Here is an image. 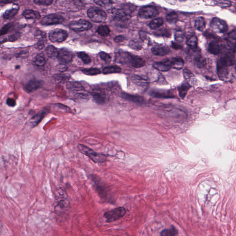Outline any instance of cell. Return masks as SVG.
Here are the masks:
<instances>
[{
  "label": "cell",
  "instance_id": "6da1fadb",
  "mask_svg": "<svg viewBox=\"0 0 236 236\" xmlns=\"http://www.w3.org/2000/svg\"><path fill=\"white\" fill-rule=\"evenodd\" d=\"M70 208V202L65 191L59 189L55 193V206L54 211L60 216L66 215Z\"/></svg>",
  "mask_w": 236,
  "mask_h": 236
},
{
  "label": "cell",
  "instance_id": "7a4b0ae2",
  "mask_svg": "<svg viewBox=\"0 0 236 236\" xmlns=\"http://www.w3.org/2000/svg\"><path fill=\"white\" fill-rule=\"evenodd\" d=\"M91 177L92 181L94 184L96 190L100 198L106 203L114 204L115 203V200L108 187L107 186L96 176L92 175Z\"/></svg>",
  "mask_w": 236,
  "mask_h": 236
},
{
  "label": "cell",
  "instance_id": "3957f363",
  "mask_svg": "<svg viewBox=\"0 0 236 236\" xmlns=\"http://www.w3.org/2000/svg\"><path fill=\"white\" fill-rule=\"evenodd\" d=\"M78 151L85 155L93 162L97 163H105L107 160V156L104 154L97 153L90 148L82 144L77 145Z\"/></svg>",
  "mask_w": 236,
  "mask_h": 236
},
{
  "label": "cell",
  "instance_id": "277c9868",
  "mask_svg": "<svg viewBox=\"0 0 236 236\" xmlns=\"http://www.w3.org/2000/svg\"><path fill=\"white\" fill-rule=\"evenodd\" d=\"M126 213V210L124 207H119L107 211L104 214V217L107 223H111L121 219Z\"/></svg>",
  "mask_w": 236,
  "mask_h": 236
},
{
  "label": "cell",
  "instance_id": "5b68a950",
  "mask_svg": "<svg viewBox=\"0 0 236 236\" xmlns=\"http://www.w3.org/2000/svg\"><path fill=\"white\" fill-rule=\"evenodd\" d=\"M87 13L88 17L96 23L103 22L107 18L106 13L102 9L96 7L90 8Z\"/></svg>",
  "mask_w": 236,
  "mask_h": 236
},
{
  "label": "cell",
  "instance_id": "8992f818",
  "mask_svg": "<svg viewBox=\"0 0 236 236\" xmlns=\"http://www.w3.org/2000/svg\"><path fill=\"white\" fill-rule=\"evenodd\" d=\"M68 26L73 31L81 32L90 30L92 27V24L86 20L81 19L72 22L68 24Z\"/></svg>",
  "mask_w": 236,
  "mask_h": 236
},
{
  "label": "cell",
  "instance_id": "52a82bcc",
  "mask_svg": "<svg viewBox=\"0 0 236 236\" xmlns=\"http://www.w3.org/2000/svg\"><path fill=\"white\" fill-rule=\"evenodd\" d=\"M68 36V33L65 30L62 29H55L52 30L49 32V38L53 43H61L66 40Z\"/></svg>",
  "mask_w": 236,
  "mask_h": 236
},
{
  "label": "cell",
  "instance_id": "ba28073f",
  "mask_svg": "<svg viewBox=\"0 0 236 236\" xmlns=\"http://www.w3.org/2000/svg\"><path fill=\"white\" fill-rule=\"evenodd\" d=\"M65 19L63 16L56 13L49 14L44 16L40 23L43 25H51L60 24L64 21Z\"/></svg>",
  "mask_w": 236,
  "mask_h": 236
},
{
  "label": "cell",
  "instance_id": "9c48e42d",
  "mask_svg": "<svg viewBox=\"0 0 236 236\" xmlns=\"http://www.w3.org/2000/svg\"><path fill=\"white\" fill-rule=\"evenodd\" d=\"M210 26L212 29L216 32L223 33L227 31L228 27L227 23L218 18L212 19L210 23Z\"/></svg>",
  "mask_w": 236,
  "mask_h": 236
},
{
  "label": "cell",
  "instance_id": "30bf717a",
  "mask_svg": "<svg viewBox=\"0 0 236 236\" xmlns=\"http://www.w3.org/2000/svg\"><path fill=\"white\" fill-rule=\"evenodd\" d=\"M158 11L156 8L152 5L144 6L139 10L138 15L139 17L144 19H150L156 16Z\"/></svg>",
  "mask_w": 236,
  "mask_h": 236
},
{
  "label": "cell",
  "instance_id": "8fae6325",
  "mask_svg": "<svg viewBox=\"0 0 236 236\" xmlns=\"http://www.w3.org/2000/svg\"><path fill=\"white\" fill-rule=\"evenodd\" d=\"M94 102L99 105L103 104L106 100L105 93L102 89L95 88L92 90L91 93Z\"/></svg>",
  "mask_w": 236,
  "mask_h": 236
},
{
  "label": "cell",
  "instance_id": "7c38bea8",
  "mask_svg": "<svg viewBox=\"0 0 236 236\" xmlns=\"http://www.w3.org/2000/svg\"><path fill=\"white\" fill-rule=\"evenodd\" d=\"M73 57V54L71 51L66 49L62 48L59 51L57 59L62 63H69L72 62Z\"/></svg>",
  "mask_w": 236,
  "mask_h": 236
},
{
  "label": "cell",
  "instance_id": "4fadbf2b",
  "mask_svg": "<svg viewBox=\"0 0 236 236\" xmlns=\"http://www.w3.org/2000/svg\"><path fill=\"white\" fill-rule=\"evenodd\" d=\"M43 81L32 79L29 81L24 87V91L27 93H32L41 87L43 85Z\"/></svg>",
  "mask_w": 236,
  "mask_h": 236
},
{
  "label": "cell",
  "instance_id": "5bb4252c",
  "mask_svg": "<svg viewBox=\"0 0 236 236\" xmlns=\"http://www.w3.org/2000/svg\"><path fill=\"white\" fill-rule=\"evenodd\" d=\"M218 62L222 65L227 67L231 66L235 63V56L231 52L226 53L224 55L221 57Z\"/></svg>",
  "mask_w": 236,
  "mask_h": 236
},
{
  "label": "cell",
  "instance_id": "9a60e30c",
  "mask_svg": "<svg viewBox=\"0 0 236 236\" xmlns=\"http://www.w3.org/2000/svg\"><path fill=\"white\" fill-rule=\"evenodd\" d=\"M229 69L228 67L221 65L220 63L218 62L217 73L218 75L219 79L221 81H226L229 76Z\"/></svg>",
  "mask_w": 236,
  "mask_h": 236
},
{
  "label": "cell",
  "instance_id": "2e32d148",
  "mask_svg": "<svg viewBox=\"0 0 236 236\" xmlns=\"http://www.w3.org/2000/svg\"><path fill=\"white\" fill-rule=\"evenodd\" d=\"M48 113V110L44 109L34 115L31 119V123L32 126L34 127L37 125Z\"/></svg>",
  "mask_w": 236,
  "mask_h": 236
},
{
  "label": "cell",
  "instance_id": "e0dca14e",
  "mask_svg": "<svg viewBox=\"0 0 236 236\" xmlns=\"http://www.w3.org/2000/svg\"><path fill=\"white\" fill-rule=\"evenodd\" d=\"M122 97L125 100L136 103L143 104V103H144V98L139 96L133 95L122 93Z\"/></svg>",
  "mask_w": 236,
  "mask_h": 236
},
{
  "label": "cell",
  "instance_id": "ac0fdd59",
  "mask_svg": "<svg viewBox=\"0 0 236 236\" xmlns=\"http://www.w3.org/2000/svg\"><path fill=\"white\" fill-rule=\"evenodd\" d=\"M112 13L115 17V21L129 19L128 14L123 9H114L112 10Z\"/></svg>",
  "mask_w": 236,
  "mask_h": 236
},
{
  "label": "cell",
  "instance_id": "d6986e66",
  "mask_svg": "<svg viewBox=\"0 0 236 236\" xmlns=\"http://www.w3.org/2000/svg\"><path fill=\"white\" fill-rule=\"evenodd\" d=\"M153 66L155 69L161 72H167L172 68L168 62V60L163 62H156L153 64Z\"/></svg>",
  "mask_w": 236,
  "mask_h": 236
},
{
  "label": "cell",
  "instance_id": "ffe728a7",
  "mask_svg": "<svg viewBox=\"0 0 236 236\" xmlns=\"http://www.w3.org/2000/svg\"><path fill=\"white\" fill-rule=\"evenodd\" d=\"M153 54L158 56H164L168 54L171 52L170 49L166 46H155L151 49Z\"/></svg>",
  "mask_w": 236,
  "mask_h": 236
},
{
  "label": "cell",
  "instance_id": "44dd1931",
  "mask_svg": "<svg viewBox=\"0 0 236 236\" xmlns=\"http://www.w3.org/2000/svg\"><path fill=\"white\" fill-rule=\"evenodd\" d=\"M19 9L20 8L19 5L17 4H14L12 8L9 9L7 10L3 13L2 15L3 19L5 20H8L13 18L18 13Z\"/></svg>",
  "mask_w": 236,
  "mask_h": 236
},
{
  "label": "cell",
  "instance_id": "7402d4cb",
  "mask_svg": "<svg viewBox=\"0 0 236 236\" xmlns=\"http://www.w3.org/2000/svg\"><path fill=\"white\" fill-rule=\"evenodd\" d=\"M67 88L72 93L85 91L84 86L80 82H77L68 83L67 84Z\"/></svg>",
  "mask_w": 236,
  "mask_h": 236
},
{
  "label": "cell",
  "instance_id": "603a6c76",
  "mask_svg": "<svg viewBox=\"0 0 236 236\" xmlns=\"http://www.w3.org/2000/svg\"><path fill=\"white\" fill-rule=\"evenodd\" d=\"M22 15L27 20H38L41 17L39 12L32 9L25 10L23 12Z\"/></svg>",
  "mask_w": 236,
  "mask_h": 236
},
{
  "label": "cell",
  "instance_id": "cb8c5ba5",
  "mask_svg": "<svg viewBox=\"0 0 236 236\" xmlns=\"http://www.w3.org/2000/svg\"><path fill=\"white\" fill-rule=\"evenodd\" d=\"M169 64L172 68L174 69L180 70L183 68L184 65V62L182 58L179 57L173 58L170 60H168Z\"/></svg>",
  "mask_w": 236,
  "mask_h": 236
},
{
  "label": "cell",
  "instance_id": "d4e9b609",
  "mask_svg": "<svg viewBox=\"0 0 236 236\" xmlns=\"http://www.w3.org/2000/svg\"><path fill=\"white\" fill-rule=\"evenodd\" d=\"M145 62L142 58L137 55H133L130 63V66L135 68H140L144 66Z\"/></svg>",
  "mask_w": 236,
  "mask_h": 236
},
{
  "label": "cell",
  "instance_id": "484cf974",
  "mask_svg": "<svg viewBox=\"0 0 236 236\" xmlns=\"http://www.w3.org/2000/svg\"><path fill=\"white\" fill-rule=\"evenodd\" d=\"M208 51L211 54L217 55L221 53V47L216 42H211L208 45Z\"/></svg>",
  "mask_w": 236,
  "mask_h": 236
},
{
  "label": "cell",
  "instance_id": "4316f807",
  "mask_svg": "<svg viewBox=\"0 0 236 236\" xmlns=\"http://www.w3.org/2000/svg\"><path fill=\"white\" fill-rule=\"evenodd\" d=\"M160 236H177L178 230L174 226H171L169 229H165L160 232Z\"/></svg>",
  "mask_w": 236,
  "mask_h": 236
},
{
  "label": "cell",
  "instance_id": "83f0119b",
  "mask_svg": "<svg viewBox=\"0 0 236 236\" xmlns=\"http://www.w3.org/2000/svg\"><path fill=\"white\" fill-rule=\"evenodd\" d=\"M151 95L154 97L157 98H172L174 97V96L171 94L169 92L165 91H153L151 92Z\"/></svg>",
  "mask_w": 236,
  "mask_h": 236
},
{
  "label": "cell",
  "instance_id": "f1b7e54d",
  "mask_svg": "<svg viewBox=\"0 0 236 236\" xmlns=\"http://www.w3.org/2000/svg\"><path fill=\"white\" fill-rule=\"evenodd\" d=\"M45 53L50 58L55 59L58 57L59 51L54 46L49 45L45 49Z\"/></svg>",
  "mask_w": 236,
  "mask_h": 236
},
{
  "label": "cell",
  "instance_id": "f546056e",
  "mask_svg": "<svg viewBox=\"0 0 236 236\" xmlns=\"http://www.w3.org/2000/svg\"><path fill=\"white\" fill-rule=\"evenodd\" d=\"M195 26L196 29L200 32H203L206 27V21L204 18L199 17L195 21Z\"/></svg>",
  "mask_w": 236,
  "mask_h": 236
},
{
  "label": "cell",
  "instance_id": "4dcf8cb0",
  "mask_svg": "<svg viewBox=\"0 0 236 236\" xmlns=\"http://www.w3.org/2000/svg\"><path fill=\"white\" fill-rule=\"evenodd\" d=\"M190 88V85L188 83L183 84L182 85L179 86L178 88V93L179 96L182 99H184L188 91Z\"/></svg>",
  "mask_w": 236,
  "mask_h": 236
},
{
  "label": "cell",
  "instance_id": "1f68e13d",
  "mask_svg": "<svg viewBox=\"0 0 236 236\" xmlns=\"http://www.w3.org/2000/svg\"><path fill=\"white\" fill-rule=\"evenodd\" d=\"M122 71L121 67L119 66H110L104 67L103 69V73L104 74H108L115 73H119Z\"/></svg>",
  "mask_w": 236,
  "mask_h": 236
},
{
  "label": "cell",
  "instance_id": "d6a6232c",
  "mask_svg": "<svg viewBox=\"0 0 236 236\" xmlns=\"http://www.w3.org/2000/svg\"><path fill=\"white\" fill-rule=\"evenodd\" d=\"M206 64V59L202 55L197 56L194 60V64L198 68H204Z\"/></svg>",
  "mask_w": 236,
  "mask_h": 236
},
{
  "label": "cell",
  "instance_id": "836d02e7",
  "mask_svg": "<svg viewBox=\"0 0 236 236\" xmlns=\"http://www.w3.org/2000/svg\"><path fill=\"white\" fill-rule=\"evenodd\" d=\"M163 23V20L162 18H157L152 20L149 24V26L150 29L155 30L162 26Z\"/></svg>",
  "mask_w": 236,
  "mask_h": 236
},
{
  "label": "cell",
  "instance_id": "e575fe53",
  "mask_svg": "<svg viewBox=\"0 0 236 236\" xmlns=\"http://www.w3.org/2000/svg\"><path fill=\"white\" fill-rule=\"evenodd\" d=\"M46 60L43 54H39L35 58L34 63L36 65L38 66H43L46 64Z\"/></svg>",
  "mask_w": 236,
  "mask_h": 236
},
{
  "label": "cell",
  "instance_id": "d590c367",
  "mask_svg": "<svg viewBox=\"0 0 236 236\" xmlns=\"http://www.w3.org/2000/svg\"><path fill=\"white\" fill-rule=\"evenodd\" d=\"M197 38L195 36H192L189 37L188 40L187 41V44L188 46L191 48L192 50H195L197 49Z\"/></svg>",
  "mask_w": 236,
  "mask_h": 236
},
{
  "label": "cell",
  "instance_id": "8d00e7d4",
  "mask_svg": "<svg viewBox=\"0 0 236 236\" xmlns=\"http://www.w3.org/2000/svg\"><path fill=\"white\" fill-rule=\"evenodd\" d=\"M129 46L132 49L136 51H139L142 49V43L138 39H133L129 42Z\"/></svg>",
  "mask_w": 236,
  "mask_h": 236
},
{
  "label": "cell",
  "instance_id": "74e56055",
  "mask_svg": "<svg viewBox=\"0 0 236 236\" xmlns=\"http://www.w3.org/2000/svg\"><path fill=\"white\" fill-rule=\"evenodd\" d=\"M97 32L101 36H107L110 34V30L107 25H101L97 28Z\"/></svg>",
  "mask_w": 236,
  "mask_h": 236
},
{
  "label": "cell",
  "instance_id": "f35d334b",
  "mask_svg": "<svg viewBox=\"0 0 236 236\" xmlns=\"http://www.w3.org/2000/svg\"><path fill=\"white\" fill-rule=\"evenodd\" d=\"M166 20L169 23H175L178 20V15L175 12H172L167 15Z\"/></svg>",
  "mask_w": 236,
  "mask_h": 236
},
{
  "label": "cell",
  "instance_id": "ab89813d",
  "mask_svg": "<svg viewBox=\"0 0 236 236\" xmlns=\"http://www.w3.org/2000/svg\"><path fill=\"white\" fill-rule=\"evenodd\" d=\"M77 56L78 58L81 59L85 64H88L92 62L91 58L88 54L84 52H80L77 53Z\"/></svg>",
  "mask_w": 236,
  "mask_h": 236
},
{
  "label": "cell",
  "instance_id": "60d3db41",
  "mask_svg": "<svg viewBox=\"0 0 236 236\" xmlns=\"http://www.w3.org/2000/svg\"><path fill=\"white\" fill-rule=\"evenodd\" d=\"M82 72L85 74L89 76H94L101 73V71L98 68H86L82 70Z\"/></svg>",
  "mask_w": 236,
  "mask_h": 236
},
{
  "label": "cell",
  "instance_id": "b9f144b4",
  "mask_svg": "<svg viewBox=\"0 0 236 236\" xmlns=\"http://www.w3.org/2000/svg\"><path fill=\"white\" fill-rule=\"evenodd\" d=\"M69 78H70V76L65 74L56 75L54 77V80L58 82L65 81H67Z\"/></svg>",
  "mask_w": 236,
  "mask_h": 236
},
{
  "label": "cell",
  "instance_id": "7bdbcfd3",
  "mask_svg": "<svg viewBox=\"0 0 236 236\" xmlns=\"http://www.w3.org/2000/svg\"><path fill=\"white\" fill-rule=\"evenodd\" d=\"M154 34L157 36H166L167 37H169L171 36L170 32L166 29L158 30V31L155 32Z\"/></svg>",
  "mask_w": 236,
  "mask_h": 236
},
{
  "label": "cell",
  "instance_id": "ee69618b",
  "mask_svg": "<svg viewBox=\"0 0 236 236\" xmlns=\"http://www.w3.org/2000/svg\"><path fill=\"white\" fill-rule=\"evenodd\" d=\"M215 4L221 8L229 7L231 5V2L229 1H217L215 2Z\"/></svg>",
  "mask_w": 236,
  "mask_h": 236
},
{
  "label": "cell",
  "instance_id": "f6af8a7d",
  "mask_svg": "<svg viewBox=\"0 0 236 236\" xmlns=\"http://www.w3.org/2000/svg\"><path fill=\"white\" fill-rule=\"evenodd\" d=\"M99 55L100 58L103 61H104L105 62L109 63L111 62V57L108 54L104 52H101L99 54Z\"/></svg>",
  "mask_w": 236,
  "mask_h": 236
},
{
  "label": "cell",
  "instance_id": "bcb514c9",
  "mask_svg": "<svg viewBox=\"0 0 236 236\" xmlns=\"http://www.w3.org/2000/svg\"><path fill=\"white\" fill-rule=\"evenodd\" d=\"M12 26L13 24L12 23L7 24L4 25V26L2 28L1 32H0L1 36H2L7 34V33L10 31V30L11 28L12 27Z\"/></svg>",
  "mask_w": 236,
  "mask_h": 236
},
{
  "label": "cell",
  "instance_id": "7dc6e473",
  "mask_svg": "<svg viewBox=\"0 0 236 236\" xmlns=\"http://www.w3.org/2000/svg\"><path fill=\"white\" fill-rule=\"evenodd\" d=\"M175 39L177 41L181 43L183 41L184 39V34L182 31H177L175 33Z\"/></svg>",
  "mask_w": 236,
  "mask_h": 236
},
{
  "label": "cell",
  "instance_id": "c3c4849f",
  "mask_svg": "<svg viewBox=\"0 0 236 236\" xmlns=\"http://www.w3.org/2000/svg\"><path fill=\"white\" fill-rule=\"evenodd\" d=\"M33 2L36 4L39 5H43V6H49L53 3V1L51 0H45V1H34Z\"/></svg>",
  "mask_w": 236,
  "mask_h": 236
},
{
  "label": "cell",
  "instance_id": "681fc988",
  "mask_svg": "<svg viewBox=\"0 0 236 236\" xmlns=\"http://www.w3.org/2000/svg\"><path fill=\"white\" fill-rule=\"evenodd\" d=\"M94 2L100 7H105L112 4V2L110 1H95Z\"/></svg>",
  "mask_w": 236,
  "mask_h": 236
},
{
  "label": "cell",
  "instance_id": "f907efd6",
  "mask_svg": "<svg viewBox=\"0 0 236 236\" xmlns=\"http://www.w3.org/2000/svg\"><path fill=\"white\" fill-rule=\"evenodd\" d=\"M21 36V34L20 33L16 32L15 33L9 36L8 37V40L9 41H15L19 39V37Z\"/></svg>",
  "mask_w": 236,
  "mask_h": 236
},
{
  "label": "cell",
  "instance_id": "816d5d0a",
  "mask_svg": "<svg viewBox=\"0 0 236 236\" xmlns=\"http://www.w3.org/2000/svg\"><path fill=\"white\" fill-rule=\"evenodd\" d=\"M135 77V78H134L135 81V82L137 83L138 85L141 84V85H146V81H145V80L143 79V78H140V77Z\"/></svg>",
  "mask_w": 236,
  "mask_h": 236
},
{
  "label": "cell",
  "instance_id": "f5cc1de1",
  "mask_svg": "<svg viewBox=\"0 0 236 236\" xmlns=\"http://www.w3.org/2000/svg\"><path fill=\"white\" fill-rule=\"evenodd\" d=\"M6 103L9 106L11 107H13L16 105V101L13 98H8Z\"/></svg>",
  "mask_w": 236,
  "mask_h": 236
},
{
  "label": "cell",
  "instance_id": "db71d44e",
  "mask_svg": "<svg viewBox=\"0 0 236 236\" xmlns=\"http://www.w3.org/2000/svg\"><path fill=\"white\" fill-rule=\"evenodd\" d=\"M183 73H184V76L187 79L190 78V77H192V76H194L193 73L188 69H185L184 70Z\"/></svg>",
  "mask_w": 236,
  "mask_h": 236
},
{
  "label": "cell",
  "instance_id": "11a10c76",
  "mask_svg": "<svg viewBox=\"0 0 236 236\" xmlns=\"http://www.w3.org/2000/svg\"><path fill=\"white\" fill-rule=\"evenodd\" d=\"M228 36L232 40H236V29L230 31L228 34Z\"/></svg>",
  "mask_w": 236,
  "mask_h": 236
},
{
  "label": "cell",
  "instance_id": "9f6ffc18",
  "mask_svg": "<svg viewBox=\"0 0 236 236\" xmlns=\"http://www.w3.org/2000/svg\"><path fill=\"white\" fill-rule=\"evenodd\" d=\"M125 37L122 35L118 36L114 38V41L116 43L122 42L124 41Z\"/></svg>",
  "mask_w": 236,
  "mask_h": 236
},
{
  "label": "cell",
  "instance_id": "6f0895ef",
  "mask_svg": "<svg viewBox=\"0 0 236 236\" xmlns=\"http://www.w3.org/2000/svg\"><path fill=\"white\" fill-rule=\"evenodd\" d=\"M55 106L57 107L58 108L63 109V110H65L66 112H68V111H69V110H70V108L67 109V108H68L66 106L64 105L61 104H55Z\"/></svg>",
  "mask_w": 236,
  "mask_h": 236
},
{
  "label": "cell",
  "instance_id": "680465c9",
  "mask_svg": "<svg viewBox=\"0 0 236 236\" xmlns=\"http://www.w3.org/2000/svg\"><path fill=\"white\" fill-rule=\"evenodd\" d=\"M172 48L173 49H175V50H180V49H182V46L178 43H176L172 42Z\"/></svg>",
  "mask_w": 236,
  "mask_h": 236
},
{
  "label": "cell",
  "instance_id": "91938a15",
  "mask_svg": "<svg viewBox=\"0 0 236 236\" xmlns=\"http://www.w3.org/2000/svg\"><path fill=\"white\" fill-rule=\"evenodd\" d=\"M58 68H59V71L62 72H64L67 69V67L63 64L59 66V67H58Z\"/></svg>",
  "mask_w": 236,
  "mask_h": 236
},
{
  "label": "cell",
  "instance_id": "94428289",
  "mask_svg": "<svg viewBox=\"0 0 236 236\" xmlns=\"http://www.w3.org/2000/svg\"><path fill=\"white\" fill-rule=\"evenodd\" d=\"M20 68V66H16V69H18V68Z\"/></svg>",
  "mask_w": 236,
  "mask_h": 236
},
{
  "label": "cell",
  "instance_id": "6125c7cd",
  "mask_svg": "<svg viewBox=\"0 0 236 236\" xmlns=\"http://www.w3.org/2000/svg\"><path fill=\"white\" fill-rule=\"evenodd\" d=\"M235 71H236V66H235Z\"/></svg>",
  "mask_w": 236,
  "mask_h": 236
},
{
  "label": "cell",
  "instance_id": "be15d7a7",
  "mask_svg": "<svg viewBox=\"0 0 236 236\" xmlns=\"http://www.w3.org/2000/svg\"><path fill=\"white\" fill-rule=\"evenodd\" d=\"M235 9H236V4H235Z\"/></svg>",
  "mask_w": 236,
  "mask_h": 236
}]
</instances>
